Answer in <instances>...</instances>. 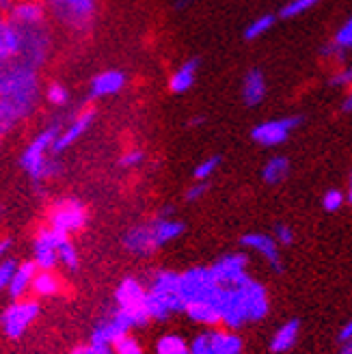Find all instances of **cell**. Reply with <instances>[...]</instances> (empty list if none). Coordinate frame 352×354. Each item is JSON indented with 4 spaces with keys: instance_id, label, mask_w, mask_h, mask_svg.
I'll use <instances>...</instances> for the list:
<instances>
[{
    "instance_id": "cell-45",
    "label": "cell",
    "mask_w": 352,
    "mask_h": 354,
    "mask_svg": "<svg viewBox=\"0 0 352 354\" xmlns=\"http://www.w3.org/2000/svg\"><path fill=\"white\" fill-rule=\"evenodd\" d=\"M346 201H348V203H352V173H350V177H348V190H346Z\"/></svg>"
},
{
    "instance_id": "cell-4",
    "label": "cell",
    "mask_w": 352,
    "mask_h": 354,
    "mask_svg": "<svg viewBox=\"0 0 352 354\" xmlns=\"http://www.w3.org/2000/svg\"><path fill=\"white\" fill-rule=\"evenodd\" d=\"M180 311H184V300L180 296V274L171 270L156 272L147 290L149 317L163 322Z\"/></svg>"
},
{
    "instance_id": "cell-9",
    "label": "cell",
    "mask_w": 352,
    "mask_h": 354,
    "mask_svg": "<svg viewBox=\"0 0 352 354\" xmlns=\"http://www.w3.org/2000/svg\"><path fill=\"white\" fill-rule=\"evenodd\" d=\"M48 52H50V35L44 24L22 28V50L15 61L37 69L44 65Z\"/></svg>"
},
{
    "instance_id": "cell-34",
    "label": "cell",
    "mask_w": 352,
    "mask_h": 354,
    "mask_svg": "<svg viewBox=\"0 0 352 354\" xmlns=\"http://www.w3.org/2000/svg\"><path fill=\"white\" fill-rule=\"evenodd\" d=\"M346 203V192L337 190V188H331L324 192V197H322V207L326 212H337L342 209V205Z\"/></svg>"
},
{
    "instance_id": "cell-10",
    "label": "cell",
    "mask_w": 352,
    "mask_h": 354,
    "mask_svg": "<svg viewBox=\"0 0 352 354\" xmlns=\"http://www.w3.org/2000/svg\"><path fill=\"white\" fill-rule=\"evenodd\" d=\"M298 123H301V117H281V119L261 121L251 130V138L261 147L284 145Z\"/></svg>"
},
{
    "instance_id": "cell-13",
    "label": "cell",
    "mask_w": 352,
    "mask_h": 354,
    "mask_svg": "<svg viewBox=\"0 0 352 354\" xmlns=\"http://www.w3.org/2000/svg\"><path fill=\"white\" fill-rule=\"evenodd\" d=\"M123 246H126L128 253H132L136 257L154 255L158 249H160V244H158V240H156V232H154L151 221L130 227L128 232L123 234Z\"/></svg>"
},
{
    "instance_id": "cell-52",
    "label": "cell",
    "mask_w": 352,
    "mask_h": 354,
    "mask_svg": "<svg viewBox=\"0 0 352 354\" xmlns=\"http://www.w3.org/2000/svg\"><path fill=\"white\" fill-rule=\"evenodd\" d=\"M0 65H3V63H0Z\"/></svg>"
},
{
    "instance_id": "cell-17",
    "label": "cell",
    "mask_w": 352,
    "mask_h": 354,
    "mask_svg": "<svg viewBox=\"0 0 352 354\" xmlns=\"http://www.w3.org/2000/svg\"><path fill=\"white\" fill-rule=\"evenodd\" d=\"M9 20L20 26H39L46 20V7L41 3H35V0H24V3H15L9 11Z\"/></svg>"
},
{
    "instance_id": "cell-5",
    "label": "cell",
    "mask_w": 352,
    "mask_h": 354,
    "mask_svg": "<svg viewBox=\"0 0 352 354\" xmlns=\"http://www.w3.org/2000/svg\"><path fill=\"white\" fill-rule=\"evenodd\" d=\"M115 303H117V311L126 317L132 328L145 326L151 320L147 313V290L143 283L132 277L119 283V288L115 292Z\"/></svg>"
},
{
    "instance_id": "cell-25",
    "label": "cell",
    "mask_w": 352,
    "mask_h": 354,
    "mask_svg": "<svg viewBox=\"0 0 352 354\" xmlns=\"http://www.w3.org/2000/svg\"><path fill=\"white\" fill-rule=\"evenodd\" d=\"M30 292L35 296H41V298L57 296L61 292V279L57 277L55 270H39L37 274H35Z\"/></svg>"
},
{
    "instance_id": "cell-26",
    "label": "cell",
    "mask_w": 352,
    "mask_h": 354,
    "mask_svg": "<svg viewBox=\"0 0 352 354\" xmlns=\"http://www.w3.org/2000/svg\"><path fill=\"white\" fill-rule=\"evenodd\" d=\"M275 20L277 17L270 15V13H263V15H257L255 20L249 22V26L244 28V39L246 41H255L259 37H263L272 26H275Z\"/></svg>"
},
{
    "instance_id": "cell-14",
    "label": "cell",
    "mask_w": 352,
    "mask_h": 354,
    "mask_svg": "<svg viewBox=\"0 0 352 354\" xmlns=\"http://www.w3.org/2000/svg\"><path fill=\"white\" fill-rule=\"evenodd\" d=\"M93 119H95V111H93V109H84L80 115H76V117L72 119V123H67V128H65L63 132H59V136H57V140H55V145H52V153L59 156V153H63L65 149L72 147V145L76 143V140H78L80 136H84V132L91 128Z\"/></svg>"
},
{
    "instance_id": "cell-48",
    "label": "cell",
    "mask_w": 352,
    "mask_h": 354,
    "mask_svg": "<svg viewBox=\"0 0 352 354\" xmlns=\"http://www.w3.org/2000/svg\"><path fill=\"white\" fill-rule=\"evenodd\" d=\"M186 5H190V0H178V5H175V7H178V9H184Z\"/></svg>"
},
{
    "instance_id": "cell-42",
    "label": "cell",
    "mask_w": 352,
    "mask_h": 354,
    "mask_svg": "<svg viewBox=\"0 0 352 354\" xmlns=\"http://www.w3.org/2000/svg\"><path fill=\"white\" fill-rule=\"evenodd\" d=\"M337 339H340V344H348V342H352V320H350V322H346V324L342 326V330H340V335H337Z\"/></svg>"
},
{
    "instance_id": "cell-27",
    "label": "cell",
    "mask_w": 352,
    "mask_h": 354,
    "mask_svg": "<svg viewBox=\"0 0 352 354\" xmlns=\"http://www.w3.org/2000/svg\"><path fill=\"white\" fill-rule=\"evenodd\" d=\"M156 354H190V344H186L180 335H165L156 344Z\"/></svg>"
},
{
    "instance_id": "cell-51",
    "label": "cell",
    "mask_w": 352,
    "mask_h": 354,
    "mask_svg": "<svg viewBox=\"0 0 352 354\" xmlns=\"http://www.w3.org/2000/svg\"><path fill=\"white\" fill-rule=\"evenodd\" d=\"M0 136H3V132H0Z\"/></svg>"
},
{
    "instance_id": "cell-11",
    "label": "cell",
    "mask_w": 352,
    "mask_h": 354,
    "mask_svg": "<svg viewBox=\"0 0 352 354\" xmlns=\"http://www.w3.org/2000/svg\"><path fill=\"white\" fill-rule=\"evenodd\" d=\"M65 234L55 232L52 227H44L33 240V261L39 270H55L59 263V244Z\"/></svg>"
},
{
    "instance_id": "cell-50",
    "label": "cell",
    "mask_w": 352,
    "mask_h": 354,
    "mask_svg": "<svg viewBox=\"0 0 352 354\" xmlns=\"http://www.w3.org/2000/svg\"><path fill=\"white\" fill-rule=\"evenodd\" d=\"M0 216H3V205H0Z\"/></svg>"
},
{
    "instance_id": "cell-49",
    "label": "cell",
    "mask_w": 352,
    "mask_h": 354,
    "mask_svg": "<svg viewBox=\"0 0 352 354\" xmlns=\"http://www.w3.org/2000/svg\"><path fill=\"white\" fill-rule=\"evenodd\" d=\"M72 354H86V352H84V346H82V348H76V350H74Z\"/></svg>"
},
{
    "instance_id": "cell-15",
    "label": "cell",
    "mask_w": 352,
    "mask_h": 354,
    "mask_svg": "<svg viewBox=\"0 0 352 354\" xmlns=\"http://www.w3.org/2000/svg\"><path fill=\"white\" fill-rule=\"evenodd\" d=\"M210 268H212L221 286H230V283H236L249 274L246 272V268H249V257L244 253H230V255H223L219 261H214Z\"/></svg>"
},
{
    "instance_id": "cell-35",
    "label": "cell",
    "mask_w": 352,
    "mask_h": 354,
    "mask_svg": "<svg viewBox=\"0 0 352 354\" xmlns=\"http://www.w3.org/2000/svg\"><path fill=\"white\" fill-rule=\"evenodd\" d=\"M17 263L15 259H3L0 261V292L3 290H9V283H11V279H13V274H15V270H17Z\"/></svg>"
},
{
    "instance_id": "cell-33",
    "label": "cell",
    "mask_w": 352,
    "mask_h": 354,
    "mask_svg": "<svg viewBox=\"0 0 352 354\" xmlns=\"http://www.w3.org/2000/svg\"><path fill=\"white\" fill-rule=\"evenodd\" d=\"M331 41L335 44L340 50H344V52L352 50V15L340 26V30L335 32V37H333Z\"/></svg>"
},
{
    "instance_id": "cell-1",
    "label": "cell",
    "mask_w": 352,
    "mask_h": 354,
    "mask_svg": "<svg viewBox=\"0 0 352 354\" xmlns=\"http://www.w3.org/2000/svg\"><path fill=\"white\" fill-rule=\"evenodd\" d=\"M37 93V69L20 61L0 65V132H9L33 113Z\"/></svg>"
},
{
    "instance_id": "cell-30",
    "label": "cell",
    "mask_w": 352,
    "mask_h": 354,
    "mask_svg": "<svg viewBox=\"0 0 352 354\" xmlns=\"http://www.w3.org/2000/svg\"><path fill=\"white\" fill-rule=\"evenodd\" d=\"M221 167V156H210L205 158L203 162H199L192 171V177H195V182H207L210 177H212Z\"/></svg>"
},
{
    "instance_id": "cell-36",
    "label": "cell",
    "mask_w": 352,
    "mask_h": 354,
    "mask_svg": "<svg viewBox=\"0 0 352 354\" xmlns=\"http://www.w3.org/2000/svg\"><path fill=\"white\" fill-rule=\"evenodd\" d=\"M190 354H214L212 344H210V335H207V330L199 333L197 337L190 342Z\"/></svg>"
},
{
    "instance_id": "cell-18",
    "label": "cell",
    "mask_w": 352,
    "mask_h": 354,
    "mask_svg": "<svg viewBox=\"0 0 352 354\" xmlns=\"http://www.w3.org/2000/svg\"><path fill=\"white\" fill-rule=\"evenodd\" d=\"M126 74L119 72V69H106V72H100L98 76H93L89 93L91 97H111L117 95L123 86H126Z\"/></svg>"
},
{
    "instance_id": "cell-21",
    "label": "cell",
    "mask_w": 352,
    "mask_h": 354,
    "mask_svg": "<svg viewBox=\"0 0 352 354\" xmlns=\"http://www.w3.org/2000/svg\"><path fill=\"white\" fill-rule=\"evenodd\" d=\"M37 272H39V266L35 261H22L20 266H17V270L9 283V294L13 300H20V298H24L26 292H30L35 274Z\"/></svg>"
},
{
    "instance_id": "cell-46",
    "label": "cell",
    "mask_w": 352,
    "mask_h": 354,
    "mask_svg": "<svg viewBox=\"0 0 352 354\" xmlns=\"http://www.w3.org/2000/svg\"><path fill=\"white\" fill-rule=\"evenodd\" d=\"M13 5H11V0H0V9H3V11H9Z\"/></svg>"
},
{
    "instance_id": "cell-2",
    "label": "cell",
    "mask_w": 352,
    "mask_h": 354,
    "mask_svg": "<svg viewBox=\"0 0 352 354\" xmlns=\"http://www.w3.org/2000/svg\"><path fill=\"white\" fill-rule=\"evenodd\" d=\"M212 305L221 313V326L236 330L246 322H259L268 315V292L259 281L246 274L230 286H221Z\"/></svg>"
},
{
    "instance_id": "cell-39",
    "label": "cell",
    "mask_w": 352,
    "mask_h": 354,
    "mask_svg": "<svg viewBox=\"0 0 352 354\" xmlns=\"http://www.w3.org/2000/svg\"><path fill=\"white\" fill-rule=\"evenodd\" d=\"M331 84L333 86H352V67L337 69V72L331 76Z\"/></svg>"
},
{
    "instance_id": "cell-41",
    "label": "cell",
    "mask_w": 352,
    "mask_h": 354,
    "mask_svg": "<svg viewBox=\"0 0 352 354\" xmlns=\"http://www.w3.org/2000/svg\"><path fill=\"white\" fill-rule=\"evenodd\" d=\"M86 354H115L113 344H104V342H89V346H84Z\"/></svg>"
},
{
    "instance_id": "cell-29",
    "label": "cell",
    "mask_w": 352,
    "mask_h": 354,
    "mask_svg": "<svg viewBox=\"0 0 352 354\" xmlns=\"http://www.w3.org/2000/svg\"><path fill=\"white\" fill-rule=\"evenodd\" d=\"M320 0H290L279 11V17H284V20H292V17H298L307 11H311L315 5H318Z\"/></svg>"
},
{
    "instance_id": "cell-20",
    "label": "cell",
    "mask_w": 352,
    "mask_h": 354,
    "mask_svg": "<svg viewBox=\"0 0 352 354\" xmlns=\"http://www.w3.org/2000/svg\"><path fill=\"white\" fill-rule=\"evenodd\" d=\"M210 335V344H212L214 354H242L244 352V344L242 337L232 330V328H207Z\"/></svg>"
},
{
    "instance_id": "cell-3",
    "label": "cell",
    "mask_w": 352,
    "mask_h": 354,
    "mask_svg": "<svg viewBox=\"0 0 352 354\" xmlns=\"http://www.w3.org/2000/svg\"><path fill=\"white\" fill-rule=\"evenodd\" d=\"M57 136H59V126H50L35 136L28 143V147L22 151L20 167L26 171V175L35 184L50 180V177L61 173V162L52 153V145H55Z\"/></svg>"
},
{
    "instance_id": "cell-37",
    "label": "cell",
    "mask_w": 352,
    "mask_h": 354,
    "mask_svg": "<svg viewBox=\"0 0 352 354\" xmlns=\"http://www.w3.org/2000/svg\"><path fill=\"white\" fill-rule=\"evenodd\" d=\"M143 160H145V153L143 151H140V149H130V151H126V153L119 158V165L123 169H134V167H138Z\"/></svg>"
},
{
    "instance_id": "cell-12",
    "label": "cell",
    "mask_w": 352,
    "mask_h": 354,
    "mask_svg": "<svg viewBox=\"0 0 352 354\" xmlns=\"http://www.w3.org/2000/svg\"><path fill=\"white\" fill-rule=\"evenodd\" d=\"M240 244L244 249L255 251L261 259H266V263L272 268V272L284 274L286 272V263L284 257L279 253V242L275 240V236H266V234H246L242 236Z\"/></svg>"
},
{
    "instance_id": "cell-31",
    "label": "cell",
    "mask_w": 352,
    "mask_h": 354,
    "mask_svg": "<svg viewBox=\"0 0 352 354\" xmlns=\"http://www.w3.org/2000/svg\"><path fill=\"white\" fill-rule=\"evenodd\" d=\"M113 348H115V354H143V348H140L138 339L130 333L121 335V337L113 344Z\"/></svg>"
},
{
    "instance_id": "cell-16",
    "label": "cell",
    "mask_w": 352,
    "mask_h": 354,
    "mask_svg": "<svg viewBox=\"0 0 352 354\" xmlns=\"http://www.w3.org/2000/svg\"><path fill=\"white\" fill-rule=\"evenodd\" d=\"M22 50V28L15 26L9 17L0 15V63H11L20 57Z\"/></svg>"
},
{
    "instance_id": "cell-8",
    "label": "cell",
    "mask_w": 352,
    "mask_h": 354,
    "mask_svg": "<svg viewBox=\"0 0 352 354\" xmlns=\"http://www.w3.org/2000/svg\"><path fill=\"white\" fill-rule=\"evenodd\" d=\"M39 315V303L37 300H15L11 307L5 309L0 315V326H3L5 335L9 339H20L26 333V328L37 320Z\"/></svg>"
},
{
    "instance_id": "cell-38",
    "label": "cell",
    "mask_w": 352,
    "mask_h": 354,
    "mask_svg": "<svg viewBox=\"0 0 352 354\" xmlns=\"http://www.w3.org/2000/svg\"><path fill=\"white\" fill-rule=\"evenodd\" d=\"M275 240L279 242V246H292L294 242V232L288 227V225H275Z\"/></svg>"
},
{
    "instance_id": "cell-23",
    "label": "cell",
    "mask_w": 352,
    "mask_h": 354,
    "mask_svg": "<svg viewBox=\"0 0 352 354\" xmlns=\"http://www.w3.org/2000/svg\"><path fill=\"white\" fill-rule=\"evenodd\" d=\"M298 335H301V320H288L284 326H279L277 333L272 335L270 339V352L272 354H286L290 352L296 342H298Z\"/></svg>"
},
{
    "instance_id": "cell-22",
    "label": "cell",
    "mask_w": 352,
    "mask_h": 354,
    "mask_svg": "<svg viewBox=\"0 0 352 354\" xmlns=\"http://www.w3.org/2000/svg\"><path fill=\"white\" fill-rule=\"evenodd\" d=\"M197 72H199V61L197 59H190L184 65H180L169 78L171 93H175V95L188 93L192 88V84H195V80H197Z\"/></svg>"
},
{
    "instance_id": "cell-47",
    "label": "cell",
    "mask_w": 352,
    "mask_h": 354,
    "mask_svg": "<svg viewBox=\"0 0 352 354\" xmlns=\"http://www.w3.org/2000/svg\"><path fill=\"white\" fill-rule=\"evenodd\" d=\"M340 354H352V342L344 344V348L340 350Z\"/></svg>"
},
{
    "instance_id": "cell-24",
    "label": "cell",
    "mask_w": 352,
    "mask_h": 354,
    "mask_svg": "<svg viewBox=\"0 0 352 354\" xmlns=\"http://www.w3.org/2000/svg\"><path fill=\"white\" fill-rule=\"evenodd\" d=\"M288 175H290V160L286 156H272L266 160V165L261 167V180L270 186L286 182Z\"/></svg>"
},
{
    "instance_id": "cell-32",
    "label": "cell",
    "mask_w": 352,
    "mask_h": 354,
    "mask_svg": "<svg viewBox=\"0 0 352 354\" xmlns=\"http://www.w3.org/2000/svg\"><path fill=\"white\" fill-rule=\"evenodd\" d=\"M46 100L52 104V106H65L69 102V91L67 86L61 84V82H50L48 88H46Z\"/></svg>"
},
{
    "instance_id": "cell-43",
    "label": "cell",
    "mask_w": 352,
    "mask_h": 354,
    "mask_svg": "<svg viewBox=\"0 0 352 354\" xmlns=\"http://www.w3.org/2000/svg\"><path fill=\"white\" fill-rule=\"evenodd\" d=\"M9 249H11V240H9V238H3V240H0V261L5 259V255L9 253Z\"/></svg>"
},
{
    "instance_id": "cell-40",
    "label": "cell",
    "mask_w": 352,
    "mask_h": 354,
    "mask_svg": "<svg viewBox=\"0 0 352 354\" xmlns=\"http://www.w3.org/2000/svg\"><path fill=\"white\" fill-rule=\"evenodd\" d=\"M205 190H207V182H195V184H192V186L186 190L184 197H186L188 203H195V201H199V199L203 197Z\"/></svg>"
},
{
    "instance_id": "cell-44",
    "label": "cell",
    "mask_w": 352,
    "mask_h": 354,
    "mask_svg": "<svg viewBox=\"0 0 352 354\" xmlns=\"http://www.w3.org/2000/svg\"><path fill=\"white\" fill-rule=\"evenodd\" d=\"M344 113H350L352 111V86H350V91H348V95H346V100H344Z\"/></svg>"
},
{
    "instance_id": "cell-6",
    "label": "cell",
    "mask_w": 352,
    "mask_h": 354,
    "mask_svg": "<svg viewBox=\"0 0 352 354\" xmlns=\"http://www.w3.org/2000/svg\"><path fill=\"white\" fill-rule=\"evenodd\" d=\"M50 13L63 26L76 32L91 30L98 13V0H50Z\"/></svg>"
},
{
    "instance_id": "cell-7",
    "label": "cell",
    "mask_w": 352,
    "mask_h": 354,
    "mask_svg": "<svg viewBox=\"0 0 352 354\" xmlns=\"http://www.w3.org/2000/svg\"><path fill=\"white\" fill-rule=\"evenodd\" d=\"M86 225V207L78 199H61L48 212V227L55 232L72 236Z\"/></svg>"
},
{
    "instance_id": "cell-28",
    "label": "cell",
    "mask_w": 352,
    "mask_h": 354,
    "mask_svg": "<svg viewBox=\"0 0 352 354\" xmlns=\"http://www.w3.org/2000/svg\"><path fill=\"white\" fill-rule=\"evenodd\" d=\"M59 263H63L65 268L72 270V272L78 270V253H76L74 242L69 240V236L61 238V244H59Z\"/></svg>"
},
{
    "instance_id": "cell-19",
    "label": "cell",
    "mask_w": 352,
    "mask_h": 354,
    "mask_svg": "<svg viewBox=\"0 0 352 354\" xmlns=\"http://www.w3.org/2000/svg\"><path fill=\"white\" fill-rule=\"evenodd\" d=\"M266 76H263L261 69H249V72L244 74V80H242V100L246 106H259L263 100H266Z\"/></svg>"
}]
</instances>
